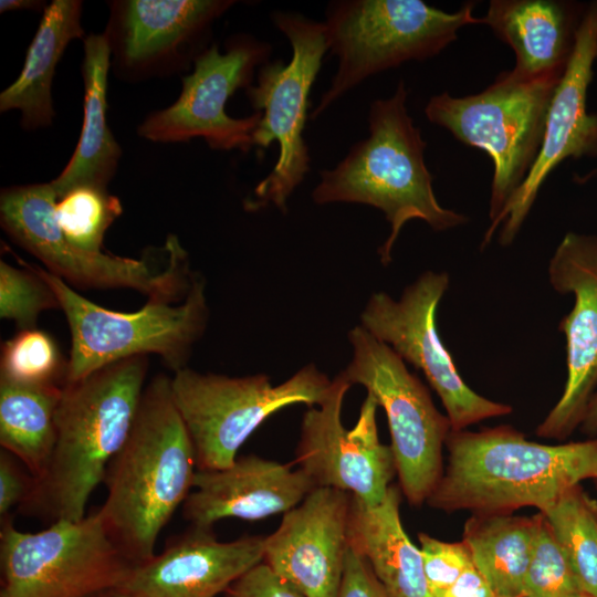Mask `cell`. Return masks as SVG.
Wrapping results in <instances>:
<instances>
[{
	"instance_id": "1",
	"label": "cell",
	"mask_w": 597,
	"mask_h": 597,
	"mask_svg": "<svg viewBox=\"0 0 597 597\" xmlns=\"http://www.w3.org/2000/svg\"><path fill=\"white\" fill-rule=\"evenodd\" d=\"M147 371V356H135L63 384L55 446L18 507L21 514L50 524L85 516L91 494L130 434Z\"/></svg>"
},
{
	"instance_id": "2",
	"label": "cell",
	"mask_w": 597,
	"mask_h": 597,
	"mask_svg": "<svg viewBox=\"0 0 597 597\" xmlns=\"http://www.w3.org/2000/svg\"><path fill=\"white\" fill-rule=\"evenodd\" d=\"M196 453L174 404L170 377L145 387L133 429L111 462L97 511L109 537L135 565L155 555L161 530L193 488Z\"/></svg>"
},
{
	"instance_id": "3",
	"label": "cell",
	"mask_w": 597,
	"mask_h": 597,
	"mask_svg": "<svg viewBox=\"0 0 597 597\" xmlns=\"http://www.w3.org/2000/svg\"><path fill=\"white\" fill-rule=\"evenodd\" d=\"M447 465L427 500L448 513L546 511L568 489L597 480V438L558 444L527 440L510 426L450 431Z\"/></svg>"
},
{
	"instance_id": "4",
	"label": "cell",
	"mask_w": 597,
	"mask_h": 597,
	"mask_svg": "<svg viewBox=\"0 0 597 597\" xmlns=\"http://www.w3.org/2000/svg\"><path fill=\"white\" fill-rule=\"evenodd\" d=\"M408 91L400 81L388 98L375 100L368 112L369 135L354 144L332 169L320 172L312 199L317 205L363 203L383 211L390 233L378 249L388 265L402 227L412 219L436 231L468 222V217L443 208L425 163L427 143L407 109Z\"/></svg>"
},
{
	"instance_id": "5",
	"label": "cell",
	"mask_w": 597,
	"mask_h": 597,
	"mask_svg": "<svg viewBox=\"0 0 597 597\" xmlns=\"http://www.w3.org/2000/svg\"><path fill=\"white\" fill-rule=\"evenodd\" d=\"M56 200L51 182L15 185L0 192L1 228L49 272L77 286L133 289L149 302L186 297L193 273L177 235L169 234L163 247L149 248L140 259L86 252L62 234L54 218Z\"/></svg>"
},
{
	"instance_id": "6",
	"label": "cell",
	"mask_w": 597,
	"mask_h": 597,
	"mask_svg": "<svg viewBox=\"0 0 597 597\" xmlns=\"http://www.w3.org/2000/svg\"><path fill=\"white\" fill-rule=\"evenodd\" d=\"M563 74H527L514 67L478 94L453 97L444 92L433 95L425 107L429 122L491 157V222L516 193L538 155L548 108Z\"/></svg>"
},
{
	"instance_id": "7",
	"label": "cell",
	"mask_w": 597,
	"mask_h": 597,
	"mask_svg": "<svg viewBox=\"0 0 597 597\" xmlns=\"http://www.w3.org/2000/svg\"><path fill=\"white\" fill-rule=\"evenodd\" d=\"M474 2L446 12L421 0H339L326 8L324 31L337 70L310 119L368 77L408 61L439 54L458 31L482 23Z\"/></svg>"
},
{
	"instance_id": "8",
	"label": "cell",
	"mask_w": 597,
	"mask_h": 597,
	"mask_svg": "<svg viewBox=\"0 0 597 597\" xmlns=\"http://www.w3.org/2000/svg\"><path fill=\"white\" fill-rule=\"evenodd\" d=\"M35 269L54 290L70 327L72 343L64 384L148 354L158 355L176 373L187 367L193 345L208 324L206 281L199 273H193L181 304L147 301L139 311L124 313L100 306L61 277Z\"/></svg>"
},
{
	"instance_id": "9",
	"label": "cell",
	"mask_w": 597,
	"mask_h": 597,
	"mask_svg": "<svg viewBox=\"0 0 597 597\" xmlns=\"http://www.w3.org/2000/svg\"><path fill=\"white\" fill-rule=\"evenodd\" d=\"M271 18L291 44V61L264 63L245 93L254 112L261 114L253 147L265 149L276 142L279 155L270 174L244 200V208L254 211L273 205L286 212L289 198L310 171L304 129L311 90L328 45L323 22L285 11H275Z\"/></svg>"
},
{
	"instance_id": "10",
	"label": "cell",
	"mask_w": 597,
	"mask_h": 597,
	"mask_svg": "<svg viewBox=\"0 0 597 597\" xmlns=\"http://www.w3.org/2000/svg\"><path fill=\"white\" fill-rule=\"evenodd\" d=\"M331 385L314 364L280 385L264 374L230 377L188 367L170 377L171 397L201 471L231 465L241 446L268 417L295 404L318 406Z\"/></svg>"
},
{
	"instance_id": "11",
	"label": "cell",
	"mask_w": 597,
	"mask_h": 597,
	"mask_svg": "<svg viewBox=\"0 0 597 597\" xmlns=\"http://www.w3.org/2000/svg\"><path fill=\"white\" fill-rule=\"evenodd\" d=\"M0 597H87L122 586L132 563L109 537L97 511L39 532L1 519Z\"/></svg>"
},
{
	"instance_id": "12",
	"label": "cell",
	"mask_w": 597,
	"mask_h": 597,
	"mask_svg": "<svg viewBox=\"0 0 597 597\" xmlns=\"http://www.w3.org/2000/svg\"><path fill=\"white\" fill-rule=\"evenodd\" d=\"M348 339L353 356L342 373L350 385L364 386L385 410L400 489L410 504L420 505L443 473L449 419L390 346L360 325L349 331Z\"/></svg>"
},
{
	"instance_id": "13",
	"label": "cell",
	"mask_w": 597,
	"mask_h": 597,
	"mask_svg": "<svg viewBox=\"0 0 597 597\" xmlns=\"http://www.w3.org/2000/svg\"><path fill=\"white\" fill-rule=\"evenodd\" d=\"M221 53L211 43L196 60L192 71L181 78L177 100L149 113L137 126V135L153 143H186L202 138L214 150L253 148V133L261 114L234 118L227 114L229 98L252 85L260 66L270 61L272 48L256 38L231 36Z\"/></svg>"
},
{
	"instance_id": "14",
	"label": "cell",
	"mask_w": 597,
	"mask_h": 597,
	"mask_svg": "<svg viewBox=\"0 0 597 597\" xmlns=\"http://www.w3.org/2000/svg\"><path fill=\"white\" fill-rule=\"evenodd\" d=\"M449 283L447 272L426 271L398 300L376 292L360 314V326L423 373L446 409L451 431H460L510 415L513 408L472 390L440 339L436 312Z\"/></svg>"
},
{
	"instance_id": "15",
	"label": "cell",
	"mask_w": 597,
	"mask_h": 597,
	"mask_svg": "<svg viewBox=\"0 0 597 597\" xmlns=\"http://www.w3.org/2000/svg\"><path fill=\"white\" fill-rule=\"evenodd\" d=\"M233 0H113L103 32L111 67L126 82L188 71L210 46L216 20Z\"/></svg>"
},
{
	"instance_id": "16",
	"label": "cell",
	"mask_w": 597,
	"mask_h": 597,
	"mask_svg": "<svg viewBox=\"0 0 597 597\" xmlns=\"http://www.w3.org/2000/svg\"><path fill=\"white\" fill-rule=\"evenodd\" d=\"M352 385L343 373L333 380L318 405L304 413L295 463L315 488H333L368 505L384 501L396 472L390 446L380 442L376 423L378 404L367 396L353 429L342 422L343 401Z\"/></svg>"
},
{
	"instance_id": "17",
	"label": "cell",
	"mask_w": 597,
	"mask_h": 597,
	"mask_svg": "<svg viewBox=\"0 0 597 597\" xmlns=\"http://www.w3.org/2000/svg\"><path fill=\"white\" fill-rule=\"evenodd\" d=\"M597 59V1L586 7L574 50L553 95L538 155L525 180L484 233L482 247L501 227L499 243L510 245L548 175L565 159L597 156V114L587 109V92Z\"/></svg>"
},
{
	"instance_id": "18",
	"label": "cell",
	"mask_w": 597,
	"mask_h": 597,
	"mask_svg": "<svg viewBox=\"0 0 597 597\" xmlns=\"http://www.w3.org/2000/svg\"><path fill=\"white\" fill-rule=\"evenodd\" d=\"M547 274L556 292L574 296V305L558 325L566 338L564 390L535 432L565 440L579 428L597 390V235L567 232L549 260Z\"/></svg>"
},
{
	"instance_id": "19",
	"label": "cell",
	"mask_w": 597,
	"mask_h": 597,
	"mask_svg": "<svg viewBox=\"0 0 597 597\" xmlns=\"http://www.w3.org/2000/svg\"><path fill=\"white\" fill-rule=\"evenodd\" d=\"M352 494L314 488L264 537L263 563L304 597H336L349 549Z\"/></svg>"
},
{
	"instance_id": "20",
	"label": "cell",
	"mask_w": 597,
	"mask_h": 597,
	"mask_svg": "<svg viewBox=\"0 0 597 597\" xmlns=\"http://www.w3.org/2000/svg\"><path fill=\"white\" fill-rule=\"evenodd\" d=\"M263 543L262 536L220 542L212 527L190 525L136 564L122 586L136 597H217L263 561Z\"/></svg>"
},
{
	"instance_id": "21",
	"label": "cell",
	"mask_w": 597,
	"mask_h": 597,
	"mask_svg": "<svg viewBox=\"0 0 597 597\" xmlns=\"http://www.w3.org/2000/svg\"><path fill=\"white\" fill-rule=\"evenodd\" d=\"M314 488L300 468L249 454L224 469L197 470L182 512L190 525L202 527L227 517L258 521L290 511Z\"/></svg>"
},
{
	"instance_id": "22",
	"label": "cell",
	"mask_w": 597,
	"mask_h": 597,
	"mask_svg": "<svg viewBox=\"0 0 597 597\" xmlns=\"http://www.w3.org/2000/svg\"><path fill=\"white\" fill-rule=\"evenodd\" d=\"M585 10L572 1L492 0L481 22L512 48L516 70L565 72Z\"/></svg>"
},
{
	"instance_id": "23",
	"label": "cell",
	"mask_w": 597,
	"mask_h": 597,
	"mask_svg": "<svg viewBox=\"0 0 597 597\" xmlns=\"http://www.w3.org/2000/svg\"><path fill=\"white\" fill-rule=\"evenodd\" d=\"M82 12L81 0H52L42 12L19 76L0 94V112L18 111L25 130L52 125L53 77L69 44L85 38Z\"/></svg>"
},
{
	"instance_id": "24",
	"label": "cell",
	"mask_w": 597,
	"mask_h": 597,
	"mask_svg": "<svg viewBox=\"0 0 597 597\" xmlns=\"http://www.w3.org/2000/svg\"><path fill=\"white\" fill-rule=\"evenodd\" d=\"M399 505L396 485L378 505L352 495L349 546L369 564L389 597H432L420 548L402 527Z\"/></svg>"
},
{
	"instance_id": "25",
	"label": "cell",
	"mask_w": 597,
	"mask_h": 597,
	"mask_svg": "<svg viewBox=\"0 0 597 597\" xmlns=\"http://www.w3.org/2000/svg\"><path fill=\"white\" fill-rule=\"evenodd\" d=\"M111 52L103 33L83 39V123L69 163L51 182L57 198L84 185L107 188L122 157V148L107 124V83Z\"/></svg>"
},
{
	"instance_id": "26",
	"label": "cell",
	"mask_w": 597,
	"mask_h": 597,
	"mask_svg": "<svg viewBox=\"0 0 597 597\" xmlns=\"http://www.w3.org/2000/svg\"><path fill=\"white\" fill-rule=\"evenodd\" d=\"M63 385L22 384L0 378V444L33 478L46 470L56 440Z\"/></svg>"
},
{
	"instance_id": "27",
	"label": "cell",
	"mask_w": 597,
	"mask_h": 597,
	"mask_svg": "<svg viewBox=\"0 0 597 597\" xmlns=\"http://www.w3.org/2000/svg\"><path fill=\"white\" fill-rule=\"evenodd\" d=\"M535 528L536 515L473 514L467 520L462 541L496 597H523Z\"/></svg>"
},
{
	"instance_id": "28",
	"label": "cell",
	"mask_w": 597,
	"mask_h": 597,
	"mask_svg": "<svg viewBox=\"0 0 597 597\" xmlns=\"http://www.w3.org/2000/svg\"><path fill=\"white\" fill-rule=\"evenodd\" d=\"M542 514L580 593L597 597V501L577 484Z\"/></svg>"
},
{
	"instance_id": "29",
	"label": "cell",
	"mask_w": 597,
	"mask_h": 597,
	"mask_svg": "<svg viewBox=\"0 0 597 597\" xmlns=\"http://www.w3.org/2000/svg\"><path fill=\"white\" fill-rule=\"evenodd\" d=\"M122 212L119 198L109 193L107 188L84 185L57 198L54 218L73 247L102 253L104 235Z\"/></svg>"
},
{
	"instance_id": "30",
	"label": "cell",
	"mask_w": 597,
	"mask_h": 597,
	"mask_svg": "<svg viewBox=\"0 0 597 597\" xmlns=\"http://www.w3.org/2000/svg\"><path fill=\"white\" fill-rule=\"evenodd\" d=\"M67 362L50 334L21 329L1 346L0 378L22 384H57L65 380Z\"/></svg>"
},
{
	"instance_id": "31",
	"label": "cell",
	"mask_w": 597,
	"mask_h": 597,
	"mask_svg": "<svg viewBox=\"0 0 597 597\" xmlns=\"http://www.w3.org/2000/svg\"><path fill=\"white\" fill-rule=\"evenodd\" d=\"M25 269L0 262V317L13 321L19 328H35L39 315L60 308L59 298L44 277L25 262Z\"/></svg>"
},
{
	"instance_id": "32",
	"label": "cell",
	"mask_w": 597,
	"mask_h": 597,
	"mask_svg": "<svg viewBox=\"0 0 597 597\" xmlns=\"http://www.w3.org/2000/svg\"><path fill=\"white\" fill-rule=\"evenodd\" d=\"M580 590L542 513L536 514L532 556L524 578L523 597H574Z\"/></svg>"
},
{
	"instance_id": "33",
	"label": "cell",
	"mask_w": 597,
	"mask_h": 597,
	"mask_svg": "<svg viewBox=\"0 0 597 597\" xmlns=\"http://www.w3.org/2000/svg\"><path fill=\"white\" fill-rule=\"evenodd\" d=\"M425 576L433 596L447 588L471 565L470 551L463 541L448 543L426 533L418 534Z\"/></svg>"
},
{
	"instance_id": "34",
	"label": "cell",
	"mask_w": 597,
	"mask_h": 597,
	"mask_svg": "<svg viewBox=\"0 0 597 597\" xmlns=\"http://www.w3.org/2000/svg\"><path fill=\"white\" fill-rule=\"evenodd\" d=\"M223 597H304L292 584L261 562L253 566L222 594Z\"/></svg>"
},
{
	"instance_id": "35",
	"label": "cell",
	"mask_w": 597,
	"mask_h": 597,
	"mask_svg": "<svg viewBox=\"0 0 597 597\" xmlns=\"http://www.w3.org/2000/svg\"><path fill=\"white\" fill-rule=\"evenodd\" d=\"M336 597H389L369 564L350 546Z\"/></svg>"
},
{
	"instance_id": "36",
	"label": "cell",
	"mask_w": 597,
	"mask_h": 597,
	"mask_svg": "<svg viewBox=\"0 0 597 597\" xmlns=\"http://www.w3.org/2000/svg\"><path fill=\"white\" fill-rule=\"evenodd\" d=\"M34 478L28 475L10 452L0 451V515L9 516L10 511L29 495Z\"/></svg>"
},
{
	"instance_id": "37",
	"label": "cell",
	"mask_w": 597,
	"mask_h": 597,
	"mask_svg": "<svg viewBox=\"0 0 597 597\" xmlns=\"http://www.w3.org/2000/svg\"><path fill=\"white\" fill-rule=\"evenodd\" d=\"M432 597H496L474 565L468 567L454 583Z\"/></svg>"
},
{
	"instance_id": "38",
	"label": "cell",
	"mask_w": 597,
	"mask_h": 597,
	"mask_svg": "<svg viewBox=\"0 0 597 597\" xmlns=\"http://www.w3.org/2000/svg\"><path fill=\"white\" fill-rule=\"evenodd\" d=\"M578 429L589 438H597V390L587 405Z\"/></svg>"
},
{
	"instance_id": "39",
	"label": "cell",
	"mask_w": 597,
	"mask_h": 597,
	"mask_svg": "<svg viewBox=\"0 0 597 597\" xmlns=\"http://www.w3.org/2000/svg\"><path fill=\"white\" fill-rule=\"evenodd\" d=\"M45 1L39 0H1L0 1V13L14 11V10H34L41 11V13L46 8Z\"/></svg>"
},
{
	"instance_id": "40",
	"label": "cell",
	"mask_w": 597,
	"mask_h": 597,
	"mask_svg": "<svg viewBox=\"0 0 597 597\" xmlns=\"http://www.w3.org/2000/svg\"><path fill=\"white\" fill-rule=\"evenodd\" d=\"M87 597H136V596L132 594L129 590H127L126 588H124L123 586H118V587L101 590Z\"/></svg>"
},
{
	"instance_id": "41",
	"label": "cell",
	"mask_w": 597,
	"mask_h": 597,
	"mask_svg": "<svg viewBox=\"0 0 597 597\" xmlns=\"http://www.w3.org/2000/svg\"><path fill=\"white\" fill-rule=\"evenodd\" d=\"M574 597H590V596H587V595H585L583 593H579V594L575 595Z\"/></svg>"
}]
</instances>
